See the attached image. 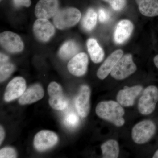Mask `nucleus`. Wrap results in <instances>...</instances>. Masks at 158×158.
<instances>
[{
    "instance_id": "28",
    "label": "nucleus",
    "mask_w": 158,
    "mask_h": 158,
    "mask_svg": "<svg viewBox=\"0 0 158 158\" xmlns=\"http://www.w3.org/2000/svg\"><path fill=\"white\" fill-rule=\"evenodd\" d=\"M15 4L18 7L25 6L29 7L31 6V0H14Z\"/></svg>"
},
{
    "instance_id": "20",
    "label": "nucleus",
    "mask_w": 158,
    "mask_h": 158,
    "mask_svg": "<svg viewBox=\"0 0 158 158\" xmlns=\"http://www.w3.org/2000/svg\"><path fill=\"white\" fill-rule=\"evenodd\" d=\"M103 157L117 158L119 153V148L118 142L111 139L106 141L101 145Z\"/></svg>"
},
{
    "instance_id": "21",
    "label": "nucleus",
    "mask_w": 158,
    "mask_h": 158,
    "mask_svg": "<svg viewBox=\"0 0 158 158\" xmlns=\"http://www.w3.org/2000/svg\"><path fill=\"white\" fill-rule=\"evenodd\" d=\"M79 51L77 44L73 40L65 43L59 51V56L63 60H67L77 55Z\"/></svg>"
},
{
    "instance_id": "22",
    "label": "nucleus",
    "mask_w": 158,
    "mask_h": 158,
    "mask_svg": "<svg viewBox=\"0 0 158 158\" xmlns=\"http://www.w3.org/2000/svg\"><path fill=\"white\" fill-rule=\"evenodd\" d=\"M97 14L94 9H88L82 20V25L86 31H90L96 26Z\"/></svg>"
},
{
    "instance_id": "29",
    "label": "nucleus",
    "mask_w": 158,
    "mask_h": 158,
    "mask_svg": "<svg viewBox=\"0 0 158 158\" xmlns=\"http://www.w3.org/2000/svg\"><path fill=\"white\" fill-rule=\"evenodd\" d=\"M5 137V132L2 126L0 127V144H2Z\"/></svg>"
},
{
    "instance_id": "15",
    "label": "nucleus",
    "mask_w": 158,
    "mask_h": 158,
    "mask_svg": "<svg viewBox=\"0 0 158 158\" xmlns=\"http://www.w3.org/2000/svg\"><path fill=\"white\" fill-rule=\"evenodd\" d=\"M123 52L121 49L116 50L107 58L97 73L99 79L104 80L111 73L116 63L123 56Z\"/></svg>"
},
{
    "instance_id": "14",
    "label": "nucleus",
    "mask_w": 158,
    "mask_h": 158,
    "mask_svg": "<svg viewBox=\"0 0 158 158\" xmlns=\"http://www.w3.org/2000/svg\"><path fill=\"white\" fill-rule=\"evenodd\" d=\"M90 88L86 85L82 86L76 99L75 106L79 115L83 118L87 117L90 112Z\"/></svg>"
},
{
    "instance_id": "16",
    "label": "nucleus",
    "mask_w": 158,
    "mask_h": 158,
    "mask_svg": "<svg viewBox=\"0 0 158 158\" xmlns=\"http://www.w3.org/2000/svg\"><path fill=\"white\" fill-rule=\"evenodd\" d=\"M43 88L39 84H34L26 90L19 99L21 105L31 104L41 99L44 96Z\"/></svg>"
},
{
    "instance_id": "4",
    "label": "nucleus",
    "mask_w": 158,
    "mask_h": 158,
    "mask_svg": "<svg viewBox=\"0 0 158 158\" xmlns=\"http://www.w3.org/2000/svg\"><path fill=\"white\" fill-rule=\"evenodd\" d=\"M158 102V89L156 86H149L145 88L138 102V111L141 114L148 115L154 111Z\"/></svg>"
},
{
    "instance_id": "7",
    "label": "nucleus",
    "mask_w": 158,
    "mask_h": 158,
    "mask_svg": "<svg viewBox=\"0 0 158 158\" xmlns=\"http://www.w3.org/2000/svg\"><path fill=\"white\" fill-rule=\"evenodd\" d=\"M59 137L54 132L43 130L37 133L34 140V146L38 151L50 149L58 143Z\"/></svg>"
},
{
    "instance_id": "8",
    "label": "nucleus",
    "mask_w": 158,
    "mask_h": 158,
    "mask_svg": "<svg viewBox=\"0 0 158 158\" xmlns=\"http://www.w3.org/2000/svg\"><path fill=\"white\" fill-rule=\"evenodd\" d=\"M0 42L3 48L10 52H19L24 48L23 43L20 37L17 34L10 31L1 33Z\"/></svg>"
},
{
    "instance_id": "17",
    "label": "nucleus",
    "mask_w": 158,
    "mask_h": 158,
    "mask_svg": "<svg viewBox=\"0 0 158 158\" xmlns=\"http://www.w3.org/2000/svg\"><path fill=\"white\" fill-rule=\"evenodd\" d=\"M134 26L131 22L127 19L120 21L117 24L114 33V40L116 44L124 43L131 37Z\"/></svg>"
},
{
    "instance_id": "32",
    "label": "nucleus",
    "mask_w": 158,
    "mask_h": 158,
    "mask_svg": "<svg viewBox=\"0 0 158 158\" xmlns=\"http://www.w3.org/2000/svg\"><path fill=\"white\" fill-rule=\"evenodd\" d=\"M153 158H158V150L154 154V155Z\"/></svg>"
},
{
    "instance_id": "18",
    "label": "nucleus",
    "mask_w": 158,
    "mask_h": 158,
    "mask_svg": "<svg viewBox=\"0 0 158 158\" xmlns=\"http://www.w3.org/2000/svg\"><path fill=\"white\" fill-rule=\"evenodd\" d=\"M141 14L147 17L158 16V0H136Z\"/></svg>"
},
{
    "instance_id": "10",
    "label": "nucleus",
    "mask_w": 158,
    "mask_h": 158,
    "mask_svg": "<svg viewBox=\"0 0 158 158\" xmlns=\"http://www.w3.org/2000/svg\"><path fill=\"white\" fill-rule=\"evenodd\" d=\"M33 31L35 37L40 41L47 42L55 34L53 25L45 19H38L34 23Z\"/></svg>"
},
{
    "instance_id": "23",
    "label": "nucleus",
    "mask_w": 158,
    "mask_h": 158,
    "mask_svg": "<svg viewBox=\"0 0 158 158\" xmlns=\"http://www.w3.org/2000/svg\"><path fill=\"white\" fill-rule=\"evenodd\" d=\"M15 69L14 65L9 62H1L0 66V81L1 82L4 81L8 78Z\"/></svg>"
},
{
    "instance_id": "25",
    "label": "nucleus",
    "mask_w": 158,
    "mask_h": 158,
    "mask_svg": "<svg viewBox=\"0 0 158 158\" xmlns=\"http://www.w3.org/2000/svg\"><path fill=\"white\" fill-rule=\"evenodd\" d=\"M108 2L113 10L120 11L124 9L126 5V0H103Z\"/></svg>"
},
{
    "instance_id": "26",
    "label": "nucleus",
    "mask_w": 158,
    "mask_h": 158,
    "mask_svg": "<svg viewBox=\"0 0 158 158\" xmlns=\"http://www.w3.org/2000/svg\"><path fill=\"white\" fill-rule=\"evenodd\" d=\"M17 153L15 150L11 147H5L0 150V158H15L17 157Z\"/></svg>"
},
{
    "instance_id": "3",
    "label": "nucleus",
    "mask_w": 158,
    "mask_h": 158,
    "mask_svg": "<svg viewBox=\"0 0 158 158\" xmlns=\"http://www.w3.org/2000/svg\"><path fill=\"white\" fill-rule=\"evenodd\" d=\"M156 131L155 124L152 121L143 120L138 123L133 127L132 138L136 144H144L152 138Z\"/></svg>"
},
{
    "instance_id": "31",
    "label": "nucleus",
    "mask_w": 158,
    "mask_h": 158,
    "mask_svg": "<svg viewBox=\"0 0 158 158\" xmlns=\"http://www.w3.org/2000/svg\"><path fill=\"white\" fill-rule=\"evenodd\" d=\"M153 60L155 65L156 66L157 68L158 69V55L154 57Z\"/></svg>"
},
{
    "instance_id": "12",
    "label": "nucleus",
    "mask_w": 158,
    "mask_h": 158,
    "mask_svg": "<svg viewBox=\"0 0 158 158\" xmlns=\"http://www.w3.org/2000/svg\"><path fill=\"white\" fill-rule=\"evenodd\" d=\"M59 6L58 0H40L35 7V15L38 19L50 18L58 12Z\"/></svg>"
},
{
    "instance_id": "33",
    "label": "nucleus",
    "mask_w": 158,
    "mask_h": 158,
    "mask_svg": "<svg viewBox=\"0 0 158 158\" xmlns=\"http://www.w3.org/2000/svg\"><path fill=\"white\" fill-rule=\"evenodd\" d=\"M1 1H2V0H1Z\"/></svg>"
},
{
    "instance_id": "6",
    "label": "nucleus",
    "mask_w": 158,
    "mask_h": 158,
    "mask_svg": "<svg viewBox=\"0 0 158 158\" xmlns=\"http://www.w3.org/2000/svg\"><path fill=\"white\" fill-rule=\"evenodd\" d=\"M48 91L50 98L48 102L51 107L54 110L61 111L67 107L69 100L63 94L61 86L56 82L49 85Z\"/></svg>"
},
{
    "instance_id": "1",
    "label": "nucleus",
    "mask_w": 158,
    "mask_h": 158,
    "mask_svg": "<svg viewBox=\"0 0 158 158\" xmlns=\"http://www.w3.org/2000/svg\"><path fill=\"white\" fill-rule=\"evenodd\" d=\"M95 112L99 118L111 123L118 127L125 123V111L119 103L114 101H103L97 106Z\"/></svg>"
},
{
    "instance_id": "2",
    "label": "nucleus",
    "mask_w": 158,
    "mask_h": 158,
    "mask_svg": "<svg viewBox=\"0 0 158 158\" xmlns=\"http://www.w3.org/2000/svg\"><path fill=\"white\" fill-rule=\"evenodd\" d=\"M81 17V11L74 8L58 11L54 16V24L57 28L62 30L73 27L79 22Z\"/></svg>"
},
{
    "instance_id": "9",
    "label": "nucleus",
    "mask_w": 158,
    "mask_h": 158,
    "mask_svg": "<svg viewBox=\"0 0 158 158\" xmlns=\"http://www.w3.org/2000/svg\"><path fill=\"white\" fill-rule=\"evenodd\" d=\"M26 90V82L22 77L14 78L6 87L4 94L5 101L10 102L20 97Z\"/></svg>"
},
{
    "instance_id": "11",
    "label": "nucleus",
    "mask_w": 158,
    "mask_h": 158,
    "mask_svg": "<svg viewBox=\"0 0 158 158\" xmlns=\"http://www.w3.org/2000/svg\"><path fill=\"white\" fill-rule=\"evenodd\" d=\"M143 90L141 85L133 87H125L123 89L119 90L116 96L117 102L122 106H132L135 104V100Z\"/></svg>"
},
{
    "instance_id": "19",
    "label": "nucleus",
    "mask_w": 158,
    "mask_h": 158,
    "mask_svg": "<svg viewBox=\"0 0 158 158\" xmlns=\"http://www.w3.org/2000/svg\"><path fill=\"white\" fill-rule=\"evenodd\" d=\"M87 48L92 62L95 63H100L104 57V52L96 40L90 38L87 41Z\"/></svg>"
},
{
    "instance_id": "30",
    "label": "nucleus",
    "mask_w": 158,
    "mask_h": 158,
    "mask_svg": "<svg viewBox=\"0 0 158 158\" xmlns=\"http://www.w3.org/2000/svg\"><path fill=\"white\" fill-rule=\"evenodd\" d=\"M0 62H6L9 61V57L7 56L4 54L1 53V57H0Z\"/></svg>"
},
{
    "instance_id": "24",
    "label": "nucleus",
    "mask_w": 158,
    "mask_h": 158,
    "mask_svg": "<svg viewBox=\"0 0 158 158\" xmlns=\"http://www.w3.org/2000/svg\"><path fill=\"white\" fill-rule=\"evenodd\" d=\"M79 121L80 119L76 114L70 113L65 116L64 123L67 127L73 128L76 127L79 124Z\"/></svg>"
},
{
    "instance_id": "5",
    "label": "nucleus",
    "mask_w": 158,
    "mask_h": 158,
    "mask_svg": "<svg viewBox=\"0 0 158 158\" xmlns=\"http://www.w3.org/2000/svg\"><path fill=\"white\" fill-rule=\"evenodd\" d=\"M136 70L137 66L133 61L132 56L127 54L119 59L110 75L116 80H123L132 74Z\"/></svg>"
},
{
    "instance_id": "27",
    "label": "nucleus",
    "mask_w": 158,
    "mask_h": 158,
    "mask_svg": "<svg viewBox=\"0 0 158 158\" xmlns=\"http://www.w3.org/2000/svg\"><path fill=\"white\" fill-rule=\"evenodd\" d=\"M99 19L102 23L107 22L110 19V15L107 11L104 9H100L98 11Z\"/></svg>"
},
{
    "instance_id": "13",
    "label": "nucleus",
    "mask_w": 158,
    "mask_h": 158,
    "mask_svg": "<svg viewBox=\"0 0 158 158\" xmlns=\"http://www.w3.org/2000/svg\"><path fill=\"white\" fill-rule=\"evenodd\" d=\"M88 57L84 52L77 54L69 62L67 68L70 73L75 76L81 77L88 69Z\"/></svg>"
}]
</instances>
